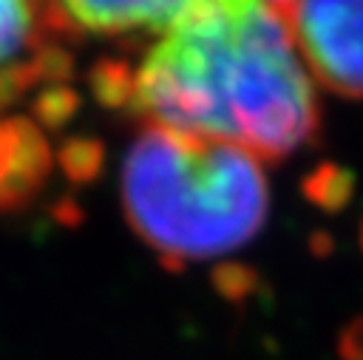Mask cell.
<instances>
[{
  "label": "cell",
  "mask_w": 363,
  "mask_h": 360,
  "mask_svg": "<svg viewBox=\"0 0 363 360\" xmlns=\"http://www.w3.org/2000/svg\"><path fill=\"white\" fill-rule=\"evenodd\" d=\"M156 125L278 162L318 130L289 23L255 0H199L147 51L136 102Z\"/></svg>",
  "instance_id": "6da1fadb"
},
{
  "label": "cell",
  "mask_w": 363,
  "mask_h": 360,
  "mask_svg": "<svg viewBox=\"0 0 363 360\" xmlns=\"http://www.w3.org/2000/svg\"><path fill=\"white\" fill-rule=\"evenodd\" d=\"M122 204L136 235L176 269L255 238L269 196L247 150L150 122L125 156Z\"/></svg>",
  "instance_id": "7a4b0ae2"
},
{
  "label": "cell",
  "mask_w": 363,
  "mask_h": 360,
  "mask_svg": "<svg viewBox=\"0 0 363 360\" xmlns=\"http://www.w3.org/2000/svg\"><path fill=\"white\" fill-rule=\"evenodd\" d=\"M289 28L329 91L363 96V0H298Z\"/></svg>",
  "instance_id": "3957f363"
},
{
  "label": "cell",
  "mask_w": 363,
  "mask_h": 360,
  "mask_svg": "<svg viewBox=\"0 0 363 360\" xmlns=\"http://www.w3.org/2000/svg\"><path fill=\"white\" fill-rule=\"evenodd\" d=\"M199 0H48L51 26H79L96 34L173 26ZM60 28V26H57Z\"/></svg>",
  "instance_id": "277c9868"
},
{
  "label": "cell",
  "mask_w": 363,
  "mask_h": 360,
  "mask_svg": "<svg viewBox=\"0 0 363 360\" xmlns=\"http://www.w3.org/2000/svg\"><path fill=\"white\" fill-rule=\"evenodd\" d=\"M51 170V147L43 130L23 116L0 119V210L26 204Z\"/></svg>",
  "instance_id": "5b68a950"
},
{
  "label": "cell",
  "mask_w": 363,
  "mask_h": 360,
  "mask_svg": "<svg viewBox=\"0 0 363 360\" xmlns=\"http://www.w3.org/2000/svg\"><path fill=\"white\" fill-rule=\"evenodd\" d=\"M88 85L105 108H125L136 102V71L122 60H99L88 74Z\"/></svg>",
  "instance_id": "8992f818"
},
{
  "label": "cell",
  "mask_w": 363,
  "mask_h": 360,
  "mask_svg": "<svg viewBox=\"0 0 363 360\" xmlns=\"http://www.w3.org/2000/svg\"><path fill=\"white\" fill-rule=\"evenodd\" d=\"M354 190V176L340 167V164H318L306 179H303V193L312 204L335 213L343 210L352 198Z\"/></svg>",
  "instance_id": "52a82bcc"
},
{
  "label": "cell",
  "mask_w": 363,
  "mask_h": 360,
  "mask_svg": "<svg viewBox=\"0 0 363 360\" xmlns=\"http://www.w3.org/2000/svg\"><path fill=\"white\" fill-rule=\"evenodd\" d=\"M60 167L74 184H91L105 162V147L99 139L91 136H74L60 147Z\"/></svg>",
  "instance_id": "ba28073f"
},
{
  "label": "cell",
  "mask_w": 363,
  "mask_h": 360,
  "mask_svg": "<svg viewBox=\"0 0 363 360\" xmlns=\"http://www.w3.org/2000/svg\"><path fill=\"white\" fill-rule=\"evenodd\" d=\"M31 34L28 0H0V65L9 62Z\"/></svg>",
  "instance_id": "9c48e42d"
},
{
  "label": "cell",
  "mask_w": 363,
  "mask_h": 360,
  "mask_svg": "<svg viewBox=\"0 0 363 360\" xmlns=\"http://www.w3.org/2000/svg\"><path fill=\"white\" fill-rule=\"evenodd\" d=\"M40 125L57 130L71 122V116L79 111V94L68 85H48L31 105Z\"/></svg>",
  "instance_id": "30bf717a"
},
{
  "label": "cell",
  "mask_w": 363,
  "mask_h": 360,
  "mask_svg": "<svg viewBox=\"0 0 363 360\" xmlns=\"http://www.w3.org/2000/svg\"><path fill=\"white\" fill-rule=\"evenodd\" d=\"M31 65L37 68V77L45 79V82H60L71 74V54L65 48H57V45H48V48H40L34 57H31Z\"/></svg>",
  "instance_id": "8fae6325"
},
{
  "label": "cell",
  "mask_w": 363,
  "mask_h": 360,
  "mask_svg": "<svg viewBox=\"0 0 363 360\" xmlns=\"http://www.w3.org/2000/svg\"><path fill=\"white\" fill-rule=\"evenodd\" d=\"M34 82H40L37 77V68L28 62L23 65H11V68H3L0 71V108H6L9 102H14L23 91H28Z\"/></svg>",
  "instance_id": "7c38bea8"
},
{
  "label": "cell",
  "mask_w": 363,
  "mask_h": 360,
  "mask_svg": "<svg viewBox=\"0 0 363 360\" xmlns=\"http://www.w3.org/2000/svg\"><path fill=\"white\" fill-rule=\"evenodd\" d=\"M216 286L224 298H244L252 286V272L241 264H227V266H218L216 269Z\"/></svg>",
  "instance_id": "4fadbf2b"
},
{
  "label": "cell",
  "mask_w": 363,
  "mask_h": 360,
  "mask_svg": "<svg viewBox=\"0 0 363 360\" xmlns=\"http://www.w3.org/2000/svg\"><path fill=\"white\" fill-rule=\"evenodd\" d=\"M340 351H343V357H349V360H363V320L352 323V326L343 332Z\"/></svg>",
  "instance_id": "5bb4252c"
},
{
  "label": "cell",
  "mask_w": 363,
  "mask_h": 360,
  "mask_svg": "<svg viewBox=\"0 0 363 360\" xmlns=\"http://www.w3.org/2000/svg\"><path fill=\"white\" fill-rule=\"evenodd\" d=\"M255 3H261V6L272 9L275 14H281V17L289 23V17H292V9H295V3H298V0H255Z\"/></svg>",
  "instance_id": "9a60e30c"
},
{
  "label": "cell",
  "mask_w": 363,
  "mask_h": 360,
  "mask_svg": "<svg viewBox=\"0 0 363 360\" xmlns=\"http://www.w3.org/2000/svg\"><path fill=\"white\" fill-rule=\"evenodd\" d=\"M360 244H363V232H360Z\"/></svg>",
  "instance_id": "2e32d148"
}]
</instances>
